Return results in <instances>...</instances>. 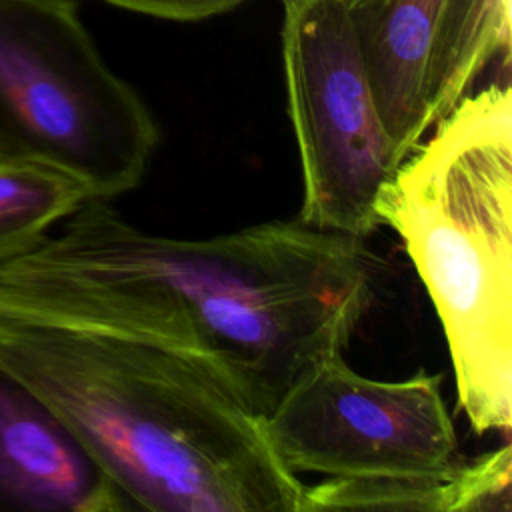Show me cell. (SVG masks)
Masks as SVG:
<instances>
[{
  "mask_svg": "<svg viewBox=\"0 0 512 512\" xmlns=\"http://www.w3.org/2000/svg\"><path fill=\"white\" fill-rule=\"evenodd\" d=\"M384 262L364 238L268 220L210 238L150 234L90 198L0 292L58 320L196 354L266 416L314 360L344 352Z\"/></svg>",
  "mask_w": 512,
  "mask_h": 512,
  "instance_id": "obj_1",
  "label": "cell"
},
{
  "mask_svg": "<svg viewBox=\"0 0 512 512\" xmlns=\"http://www.w3.org/2000/svg\"><path fill=\"white\" fill-rule=\"evenodd\" d=\"M0 364L68 424L128 508L302 512L306 484L208 360L46 316L0 292Z\"/></svg>",
  "mask_w": 512,
  "mask_h": 512,
  "instance_id": "obj_2",
  "label": "cell"
},
{
  "mask_svg": "<svg viewBox=\"0 0 512 512\" xmlns=\"http://www.w3.org/2000/svg\"><path fill=\"white\" fill-rule=\"evenodd\" d=\"M440 318L476 434L512 424V90L466 94L378 200Z\"/></svg>",
  "mask_w": 512,
  "mask_h": 512,
  "instance_id": "obj_3",
  "label": "cell"
},
{
  "mask_svg": "<svg viewBox=\"0 0 512 512\" xmlns=\"http://www.w3.org/2000/svg\"><path fill=\"white\" fill-rule=\"evenodd\" d=\"M142 96L100 56L76 0H0V162L80 180L90 198L134 190L158 146Z\"/></svg>",
  "mask_w": 512,
  "mask_h": 512,
  "instance_id": "obj_4",
  "label": "cell"
},
{
  "mask_svg": "<svg viewBox=\"0 0 512 512\" xmlns=\"http://www.w3.org/2000/svg\"><path fill=\"white\" fill-rule=\"evenodd\" d=\"M282 68L302 204L298 220L368 238L400 162L380 120L344 0H282Z\"/></svg>",
  "mask_w": 512,
  "mask_h": 512,
  "instance_id": "obj_5",
  "label": "cell"
},
{
  "mask_svg": "<svg viewBox=\"0 0 512 512\" xmlns=\"http://www.w3.org/2000/svg\"><path fill=\"white\" fill-rule=\"evenodd\" d=\"M262 432L298 478L444 476L468 458L444 402L442 374L378 380L356 372L344 352L304 368L262 416Z\"/></svg>",
  "mask_w": 512,
  "mask_h": 512,
  "instance_id": "obj_6",
  "label": "cell"
},
{
  "mask_svg": "<svg viewBox=\"0 0 512 512\" xmlns=\"http://www.w3.org/2000/svg\"><path fill=\"white\" fill-rule=\"evenodd\" d=\"M120 490L24 380L0 364V512H120Z\"/></svg>",
  "mask_w": 512,
  "mask_h": 512,
  "instance_id": "obj_7",
  "label": "cell"
},
{
  "mask_svg": "<svg viewBox=\"0 0 512 512\" xmlns=\"http://www.w3.org/2000/svg\"><path fill=\"white\" fill-rule=\"evenodd\" d=\"M442 0H344L356 48L402 162L434 128L430 60Z\"/></svg>",
  "mask_w": 512,
  "mask_h": 512,
  "instance_id": "obj_8",
  "label": "cell"
},
{
  "mask_svg": "<svg viewBox=\"0 0 512 512\" xmlns=\"http://www.w3.org/2000/svg\"><path fill=\"white\" fill-rule=\"evenodd\" d=\"M510 444L468 456L452 474L422 478L332 480L306 484L302 512L312 510H416L470 512L510 508Z\"/></svg>",
  "mask_w": 512,
  "mask_h": 512,
  "instance_id": "obj_9",
  "label": "cell"
},
{
  "mask_svg": "<svg viewBox=\"0 0 512 512\" xmlns=\"http://www.w3.org/2000/svg\"><path fill=\"white\" fill-rule=\"evenodd\" d=\"M510 50V0H442L430 60L436 122L474 86L488 62Z\"/></svg>",
  "mask_w": 512,
  "mask_h": 512,
  "instance_id": "obj_10",
  "label": "cell"
},
{
  "mask_svg": "<svg viewBox=\"0 0 512 512\" xmlns=\"http://www.w3.org/2000/svg\"><path fill=\"white\" fill-rule=\"evenodd\" d=\"M88 188L58 170L0 162V264L32 250L60 220L74 214Z\"/></svg>",
  "mask_w": 512,
  "mask_h": 512,
  "instance_id": "obj_11",
  "label": "cell"
},
{
  "mask_svg": "<svg viewBox=\"0 0 512 512\" xmlns=\"http://www.w3.org/2000/svg\"><path fill=\"white\" fill-rule=\"evenodd\" d=\"M118 8L174 22H198L230 12L250 0H104ZM282 2V0H280Z\"/></svg>",
  "mask_w": 512,
  "mask_h": 512,
  "instance_id": "obj_12",
  "label": "cell"
}]
</instances>
